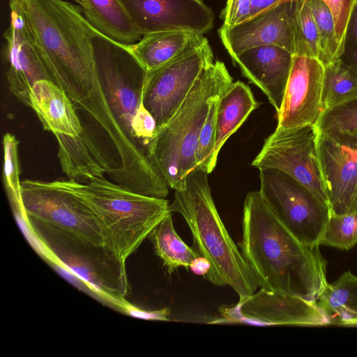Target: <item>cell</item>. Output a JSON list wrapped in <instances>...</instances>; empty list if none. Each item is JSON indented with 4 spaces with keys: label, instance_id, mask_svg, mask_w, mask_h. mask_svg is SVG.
<instances>
[{
    "label": "cell",
    "instance_id": "obj_1",
    "mask_svg": "<svg viewBox=\"0 0 357 357\" xmlns=\"http://www.w3.org/2000/svg\"><path fill=\"white\" fill-rule=\"evenodd\" d=\"M52 80L100 127L114 117L99 78L94 39L101 34L81 8L66 0H18Z\"/></svg>",
    "mask_w": 357,
    "mask_h": 357
},
{
    "label": "cell",
    "instance_id": "obj_2",
    "mask_svg": "<svg viewBox=\"0 0 357 357\" xmlns=\"http://www.w3.org/2000/svg\"><path fill=\"white\" fill-rule=\"evenodd\" d=\"M319 246L297 239L278 219L259 191L247 194L239 248L260 289L316 303L328 284L326 262Z\"/></svg>",
    "mask_w": 357,
    "mask_h": 357
},
{
    "label": "cell",
    "instance_id": "obj_3",
    "mask_svg": "<svg viewBox=\"0 0 357 357\" xmlns=\"http://www.w3.org/2000/svg\"><path fill=\"white\" fill-rule=\"evenodd\" d=\"M208 174L199 167L190 172L174 189L169 208L184 219L195 250L211 264L204 278L215 285L230 287L242 301L257 291L259 282L217 211Z\"/></svg>",
    "mask_w": 357,
    "mask_h": 357
},
{
    "label": "cell",
    "instance_id": "obj_4",
    "mask_svg": "<svg viewBox=\"0 0 357 357\" xmlns=\"http://www.w3.org/2000/svg\"><path fill=\"white\" fill-rule=\"evenodd\" d=\"M54 181L77 195L94 211L104 234L106 255L125 276L127 259L171 212L165 198L132 192L105 177L86 183L71 179Z\"/></svg>",
    "mask_w": 357,
    "mask_h": 357
},
{
    "label": "cell",
    "instance_id": "obj_5",
    "mask_svg": "<svg viewBox=\"0 0 357 357\" xmlns=\"http://www.w3.org/2000/svg\"><path fill=\"white\" fill-rule=\"evenodd\" d=\"M233 83L225 63L213 61L200 73L169 120L149 142V158L170 188L176 189L197 167L199 135L212 103Z\"/></svg>",
    "mask_w": 357,
    "mask_h": 357
},
{
    "label": "cell",
    "instance_id": "obj_6",
    "mask_svg": "<svg viewBox=\"0 0 357 357\" xmlns=\"http://www.w3.org/2000/svg\"><path fill=\"white\" fill-rule=\"evenodd\" d=\"M21 199L31 220L54 229L79 243L100 250L107 257L105 237L97 215L77 195L54 181L28 179L21 181Z\"/></svg>",
    "mask_w": 357,
    "mask_h": 357
},
{
    "label": "cell",
    "instance_id": "obj_7",
    "mask_svg": "<svg viewBox=\"0 0 357 357\" xmlns=\"http://www.w3.org/2000/svg\"><path fill=\"white\" fill-rule=\"evenodd\" d=\"M259 178V191L278 219L301 243L320 245L331 215L328 205L281 171L261 169Z\"/></svg>",
    "mask_w": 357,
    "mask_h": 357
},
{
    "label": "cell",
    "instance_id": "obj_8",
    "mask_svg": "<svg viewBox=\"0 0 357 357\" xmlns=\"http://www.w3.org/2000/svg\"><path fill=\"white\" fill-rule=\"evenodd\" d=\"M213 61L211 45L204 37L170 61L146 71L142 102L155 119L157 129L169 120L202 71Z\"/></svg>",
    "mask_w": 357,
    "mask_h": 357
},
{
    "label": "cell",
    "instance_id": "obj_9",
    "mask_svg": "<svg viewBox=\"0 0 357 357\" xmlns=\"http://www.w3.org/2000/svg\"><path fill=\"white\" fill-rule=\"evenodd\" d=\"M315 125L278 130L264 141L251 165L259 169H273L293 177L328 205L318 153Z\"/></svg>",
    "mask_w": 357,
    "mask_h": 357
},
{
    "label": "cell",
    "instance_id": "obj_10",
    "mask_svg": "<svg viewBox=\"0 0 357 357\" xmlns=\"http://www.w3.org/2000/svg\"><path fill=\"white\" fill-rule=\"evenodd\" d=\"M222 318L213 323L257 326H322L328 321L315 303L260 289L230 307H220Z\"/></svg>",
    "mask_w": 357,
    "mask_h": 357
},
{
    "label": "cell",
    "instance_id": "obj_11",
    "mask_svg": "<svg viewBox=\"0 0 357 357\" xmlns=\"http://www.w3.org/2000/svg\"><path fill=\"white\" fill-rule=\"evenodd\" d=\"M218 34L231 59L248 49L267 45L280 46L295 54V1L279 3L232 26L222 24Z\"/></svg>",
    "mask_w": 357,
    "mask_h": 357
},
{
    "label": "cell",
    "instance_id": "obj_12",
    "mask_svg": "<svg viewBox=\"0 0 357 357\" xmlns=\"http://www.w3.org/2000/svg\"><path fill=\"white\" fill-rule=\"evenodd\" d=\"M324 66L317 58L293 54L291 70L275 129L316 125L322 112Z\"/></svg>",
    "mask_w": 357,
    "mask_h": 357
},
{
    "label": "cell",
    "instance_id": "obj_13",
    "mask_svg": "<svg viewBox=\"0 0 357 357\" xmlns=\"http://www.w3.org/2000/svg\"><path fill=\"white\" fill-rule=\"evenodd\" d=\"M142 36L161 31L204 34L214 14L201 0H119Z\"/></svg>",
    "mask_w": 357,
    "mask_h": 357
},
{
    "label": "cell",
    "instance_id": "obj_14",
    "mask_svg": "<svg viewBox=\"0 0 357 357\" xmlns=\"http://www.w3.org/2000/svg\"><path fill=\"white\" fill-rule=\"evenodd\" d=\"M9 7L10 22L3 34L8 63L6 79L10 92L30 107L33 85L40 80L52 79L23 18L18 0H9Z\"/></svg>",
    "mask_w": 357,
    "mask_h": 357
},
{
    "label": "cell",
    "instance_id": "obj_15",
    "mask_svg": "<svg viewBox=\"0 0 357 357\" xmlns=\"http://www.w3.org/2000/svg\"><path fill=\"white\" fill-rule=\"evenodd\" d=\"M318 153L331 214L354 212L357 149L336 143L319 133Z\"/></svg>",
    "mask_w": 357,
    "mask_h": 357
},
{
    "label": "cell",
    "instance_id": "obj_16",
    "mask_svg": "<svg viewBox=\"0 0 357 357\" xmlns=\"http://www.w3.org/2000/svg\"><path fill=\"white\" fill-rule=\"evenodd\" d=\"M293 54L286 49L267 45L248 49L232 59L242 75L259 87L278 113L289 79Z\"/></svg>",
    "mask_w": 357,
    "mask_h": 357
},
{
    "label": "cell",
    "instance_id": "obj_17",
    "mask_svg": "<svg viewBox=\"0 0 357 357\" xmlns=\"http://www.w3.org/2000/svg\"><path fill=\"white\" fill-rule=\"evenodd\" d=\"M31 107L45 130L55 137H77L84 129L76 108L66 93L52 80L43 79L33 86Z\"/></svg>",
    "mask_w": 357,
    "mask_h": 357
},
{
    "label": "cell",
    "instance_id": "obj_18",
    "mask_svg": "<svg viewBox=\"0 0 357 357\" xmlns=\"http://www.w3.org/2000/svg\"><path fill=\"white\" fill-rule=\"evenodd\" d=\"M88 22L100 33L124 45L142 37L119 0H72Z\"/></svg>",
    "mask_w": 357,
    "mask_h": 357
},
{
    "label": "cell",
    "instance_id": "obj_19",
    "mask_svg": "<svg viewBox=\"0 0 357 357\" xmlns=\"http://www.w3.org/2000/svg\"><path fill=\"white\" fill-rule=\"evenodd\" d=\"M204 35L188 31H161L142 36L128 48L146 70L157 68L200 42Z\"/></svg>",
    "mask_w": 357,
    "mask_h": 357
},
{
    "label": "cell",
    "instance_id": "obj_20",
    "mask_svg": "<svg viewBox=\"0 0 357 357\" xmlns=\"http://www.w3.org/2000/svg\"><path fill=\"white\" fill-rule=\"evenodd\" d=\"M260 103L250 88L241 81L233 82L219 98L216 112V138L213 162L227 140L241 126Z\"/></svg>",
    "mask_w": 357,
    "mask_h": 357
},
{
    "label": "cell",
    "instance_id": "obj_21",
    "mask_svg": "<svg viewBox=\"0 0 357 357\" xmlns=\"http://www.w3.org/2000/svg\"><path fill=\"white\" fill-rule=\"evenodd\" d=\"M316 303L329 324L357 325V276L344 272L327 284Z\"/></svg>",
    "mask_w": 357,
    "mask_h": 357
},
{
    "label": "cell",
    "instance_id": "obj_22",
    "mask_svg": "<svg viewBox=\"0 0 357 357\" xmlns=\"http://www.w3.org/2000/svg\"><path fill=\"white\" fill-rule=\"evenodd\" d=\"M155 254L162 261L169 274L178 268H189L190 262L199 256L177 234L173 223L172 213H169L149 236Z\"/></svg>",
    "mask_w": 357,
    "mask_h": 357
},
{
    "label": "cell",
    "instance_id": "obj_23",
    "mask_svg": "<svg viewBox=\"0 0 357 357\" xmlns=\"http://www.w3.org/2000/svg\"><path fill=\"white\" fill-rule=\"evenodd\" d=\"M357 98V69L342 57L324 66L322 112Z\"/></svg>",
    "mask_w": 357,
    "mask_h": 357
},
{
    "label": "cell",
    "instance_id": "obj_24",
    "mask_svg": "<svg viewBox=\"0 0 357 357\" xmlns=\"http://www.w3.org/2000/svg\"><path fill=\"white\" fill-rule=\"evenodd\" d=\"M315 126L331 140L357 149V98L323 111Z\"/></svg>",
    "mask_w": 357,
    "mask_h": 357
},
{
    "label": "cell",
    "instance_id": "obj_25",
    "mask_svg": "<svg viewBox=\"0 0 357 357\" xmlns=\"http://www.w3.org/2000/svg\"><path fill=\"white\" fill-rule=\"evenodd\" d=\"M310 7L319 35V60L325 66L341 58L344 52L337 40L331 10L321 0H310Z\"/></svg>",
    "mask_w": 357,
    "mask_h": 357
},
{
    "label": "cell",
    "instance_id": "obj_26",
    "mask_svg": "<svg viewBox=\"0 0 357 357\" xmlns=\"http://www.w3.org/2000/svg\"><path fill=\"white\" fill-rule=\"evenodd\" d=\"M357 243V210L347 214H331L319 245L349 250Z\"/></svg>",
    "mask_w": 357,
    "mask_h": 357
},
{
    "label": "cell",
    "instance_id": "obj_27",
    "mask_svg": "<svg viewBox=\"0 0 357 357\" xmlns=\"http://www.w3.org/2000/svg\"><path fill=\"white\" fill-rule=\"evenodd\" d=\"M298 47L295 54L319 59V35L310 7V0L295 1Z\"/></svg>",
    "mask_w": 357,
    "mask_h": 357
},
{
    "label": "cell",
    "instance_id": "obj_28",
    "mask_svg": "<svg viewBox=\"0 0 357 357\" xmlns=\"http://www.w3.org/2000/svg\"><path fill=\"white\" fill-rule=\"evenodd\" d=\"M218 99H216L210 107L199 135L196 150L197 167L208 174L215 167L213 162V156L216 138V112Z\"/></svg>",
    "mask_w": 357,
    "mask_h": 357
},
{
    "label": "cell",
    "instance_id": "obj_29",
    "mask_svg": "<svg viewBox=\"0 0 357 357\" xmlns=\"http://www.w3.org/2000/svg\"><path fill=\"white\" fill-rule=\"evenodd\" d=\"M18 141L16 137L6 133L3 137V178L6 194L21 198V181L17 154Z\"/></svg>",
    "mask_w": 357,
    "mask_h": 357
},
{
    "label": "cell",
    "instance_id": "obj_30",
    "mask_svg": "<svg viewBox=\"0 0 357 357\" xmlns=\"http://www.w3.org/2000/svg\"><path fill=\"white\" fill-rule=\"evenodd\" d=\"M289 1L296 0H283L281 2ZM321 1L328 6L333 14L335 21L337 40L340 49L344 52L348 28L357 0Z\"/></svg>",
    "mask_w": 357,
    "mask_h": 357
},
{
    "label": "cell",
    "instance_id": "obj_31",
    "mask_svg": "<svg viewBox=\"0 0 357 357\" xmlns=\"http://www.w3.org/2000/svg\"><path fill=\"white\" fill-rule=\"evenodd\" d=\"M132 129L135 137L148 149L149 142L156 132L157 124L142 101L134 116Z\"/></svg>",
    "mask_w": 357,
    "mask_h": 357
},
{
    "label": "cell",
    "instance_id": "obj_32",
    "mask_svg": "<svg viewBox=\"0 0 357 357\" xmlns=\"http://www.w3.org/2000/svg\"><path fill=\"white\" fill-rule=\"evenodd\" d=\"M252 0H227L222 10L223 24L232 26L251 17Z\"/></svg>",
    "mask_w": 357,
    "mask_h": 357
},
{
    "label": "cell",
    "instance_id": "obj_33",
    "mask_svg": "<svg viewBox=\"0 0 357 357\" xmlns=\"http://www.w3.org/2000/svg\"><path fill=\"white\" fill-rule=\"evenodd\" d=\"M122 307L129 315L135 318L157 321L170 320V311L168 308H163L157 310H146L128 303L123 304Z\"/></svg>",
    "mask_w": 357,
    "mask_h": 357
},
{
    "label": "cell",
    "instance_id": "obj_34",
    "mask_svg": "<svg viewBox=\"0 0 357 357\" xmlns=\"http://www.w3.org/2000/svg\"><path fill=\"white\" fill-rule=\"evenodd\" d=\"M189 268L194 274L204 277L211 268V264L206 258L198 256L190 262Z\"/></svg>",
    "mask_w": 357,
    "mask_h": 357
},
{
    "label": "cell",
    "instance_id": "obj_35",
    "mask_svg": "<svg viewBox=\"0 0 357 357\" xmlns=\"http://www.w3.org/2000/svg\"><path fill=\"white\" fill-rule=\"evenodd\" d=\"M282 1L283 0H252L251 17Z\"/></svg>",
    "mask_w": 357,
    "mask_h": 357
},
{
    "label": "cell",
    "instance_id": "obj_36",
    "mask_svg": "<svg viewBox=\"0 0 357 357\" xmlns=\"http://www.w3.org/2000/svg\"><path fill=\"white\" fill-rule=\"evenodd\" d=\"M350 22L352 24L356 47L351 56L352 62L351 63H348L352 65L357 69V3L353 10Z\"/></svg>",
    "mask_w": 357,
    "mask_h": 357
},
{
    "label": "cell",
    "instance_id": "obj_37",
    "mask_svg": "<svg viewBox=\"0 0 357 357\" xmlns=\"http://www.w3.org/2000/svg\"><path fill=\"white\" fill-rule=\"evenodd\" d=\"M357 210V188L354 199V211Z\"/></svg>",
    "mask_w": 357,
    "mask_h": 357
}]
</instances>
